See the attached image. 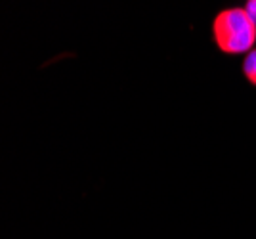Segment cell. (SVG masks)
<instances>
[{
    "mask_svg": "<svg viewBox=\"0 0 256 239\" xmlns=\"http://www.w3.org/2000/svg\"><path fill=\"white\" fill-rule=\"evenodd\" d=\"M212 36L224 54H248L256 44V23L245 8H228L214 18Z\"/></svg>",
    "mask_w": 256,
    "mask_h": 239,
    "instance_id": "1",
    "label": "cell"
},
{
    "mask_svg": "<svg viewBox=\"0 0 256 239\" xmlns=\"http://www.w3.org/2000/svg\"><path fill=\"white\" fill-rule=\"evenodd\" d=\"M243 73H245L246 80L256 86V48H252L248 54L245 56V62H243Z\"/></svg>",
    "mask_w": 256,
    "mask_h": 239,
    "instance_id": "2",
    "label": "cell"
},
{
    "mask_svg": "<svg viewBox=\"0 0 256 239\" xmlns=\"http://www.w3.org/2000/svg\"><path fill=\"white\" fill-rule=\"evenodd\" d=\"M245 10H246V14L250 16V20L256 23V0H246Z\"/></svg>",
    "mask_w": 256,
    "mask_h": 239,
    "instance_id": "3",
    "label": "cell"
}]
</instances>
